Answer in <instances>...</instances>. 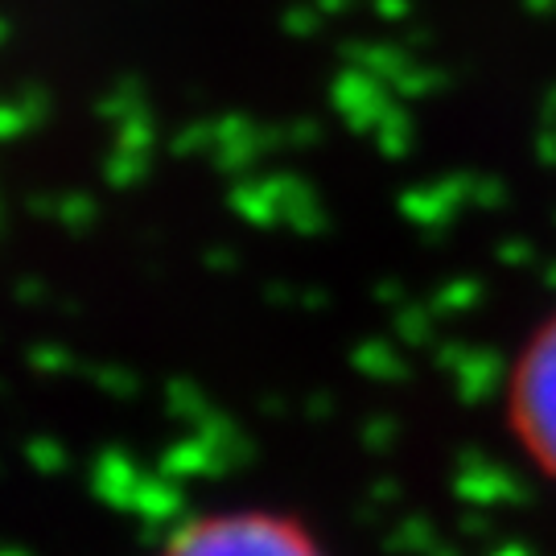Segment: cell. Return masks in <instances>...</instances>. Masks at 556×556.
I'll return each instance as SVG.
<instances>
[{
  "instance_id": "cell-2",
  "label": "cell",
  "mask_w": 556,
  "mask_h": 556,
  "mask_svg": "<svg viewBox=\"0 0 556 556\" xmlns=\"http://www.w3.org/2000/svg\"><path fill=\"white\" fill-rule=\"evenodd\" d=\"M153 556H330L321 536L293 511L236 503L181 519Z\"/></svg>"
},
{
  "instance_id": "cell-1",
  "label": "cell",
  "mask_w": 556,
  "mask_h": 556,
  "mask_svg": "<svg viewBox=\"0 0 556 556\" xmlns=\"http://www.w3.org/2000/svg\"><path fill=\"white\" fill-rule=\"evenodd\" d=\"M503 425L519 457L556 486V305L519 338L507 363Z\"/></svg>"
}]
</instances>
